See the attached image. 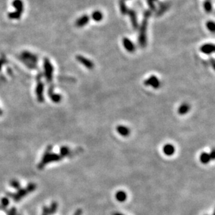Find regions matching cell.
I'll return each instance as SVG.
<instances>
[{
  "label": "cell",
  "instance_id": "cell-1",
  "mask_svg": "<svg viewBox=\"0 0 215 215\" xmlns=\"http://www.w3.org/2000/svg\"><path fill=\"white\" fill-rule=\"evenodd\" d=\"M151 16V11H146L144 13V17L141 23L140 29H139V43L141 47H145L147 44V27H148V19Z\"/></svg>",
  "mask_w": 215,
  "mask_h": 215
},
{
  "label": "cell",
  "instance_id": "cell-2",
  "mask_svg": "<svg viewBox=\"0 0 215 215\" xmlns=\"http://www.w3.org/2000/svg\"><path fill=\"white\" fill-rule=\"evenodd\" d=\"M44 74L45 78L47 82H52L53 78V72H54V67L51 63L49 59L45 58L44 59Z\"/></svg>",
  "mask_w": 215,
  "mask_h": 215
},
{
  "label": "cell",
  "instance_id": "cell-3",
  "mask_svg": "<svg viewBox=\"0 0 215 215\" xmlns=\"http://www.w3.org/2000/svg\"><path fill=\"white\" fill-rule=\"evenodd\" d=\"M21 59L28 66V67H30L31 68H34L35 64L37 62L38 58L36 55L31 54L30 52H24L23 54H21Z\"/></svg>",
  "mask_w": 215,
  "mask_h": 215
},
{
  "label": "cell",
  "instance_id": "cell-4",
  "mask_svg": "<svg viewBox=\"0 0 215 215\" xmlns=\"http://www.w3.org/2000/svg\"><path fill=\"white\" fill-rule=\"evenodd\" d=\"M144 85L147 86H152L154 89H157L159 87H160L161 82L160 81L158 80L157 77L155 76V75H152V76H150V78H148L147 80L144 81Z\"/></svg>",
  "mask_w": 215,
  "mask_h": 215
},
{
  "label": "cell",
  "instance_id": "cell-5",
  "mask_svg": "<svg viewBox=\"0 0 215 215\" xmlns=\"http://www.w3.org/2000/svg\"><path fill=\"white\" fill-rule=\"evenodd\" d=\"M44 84L40 80L38 81L36 88V95L37 100L39 102H44Z\"/></svg>",
  "mask_w": 215,
  "mask_h": 215
},
{
  "label": "cell",
  "instance_id": "cell-6",
  "mask_svg": "<svg viewBox=\"0 0 215 215\" xmlns=\"http://www.w3.org/2000/svg\"><path fill=\"white\" fill-rule=\"evenodd\" d=\"M76 59L79 63L82 64L87 69L92 70L94 68V63H93V62L91 61L89 59L86 58L85 56H82V55H78L76 56Z\"/></svg>",
  "mask_w": 215,
  "mask_h": 215
},
{
  "label": "cell",
  "instance_id": "cell-7",
  "mask_svg": "<svg viewBox=\"0 0 215 215\" xmlns=\"http://www.w3.org/2000/svg\"><path fill=\"white\" fill-rule=\"evenodd\" d=\"M123 45L124 48L128 52L132 53L135 52L136 49L135 44L133 43V42L132 40H130L128 38H123Z\"/></svg>",
  "mask_w": 215,
  "mask_h": 215
},
{
  "label": "cell",
  "instance_id": "cell-8",
  "mask_svg": "<svg viewBox=\"0 0 215 215\" xmlns=\"http://www.w3.org/2000/svg\"><path fill=\"white\" fill-rule=\"evenodd\" d=\"M128 14L129 15L130 21H131V24L135 29H137L139 27V23H138V19L137 13L134 10H129L128 11Z\"/></svg>",
  "mask_w": 215,
  "mask_h": 215
},
{
  "label": "cell",
  "instance_id": "cell-9",
  "mask_svg": "<svg viewBox=\"0 0 215 215\" xmlns=\"http://www.w3.org/2000/svg\"><path fill=\"white\" fill-rule=\"evenodd\" d=\"M89 20H90L89 16H87V15H84V16L79 18L78 19L76 20L75 25H76L77 27L81 28V27H83L85 26V25H87V24L89 23Z\"/></svg>",
  "mask_w": 215,
  "mask_h": 215
},
{
  "label": "cell",
  "instance_id": "cell-10",
  "mask_svg": "<svg viewBox=\"0 0 215 215\" xmlns=\"http://www.w3.org/2000/svg\"><path fill=\"white\" fill-rule=\"evenodd\" d=\"M48 95L52 102H54V103H59V102H60L61 101L62 99L61 95L57 94V93H55L54 92V89H53L52 86L49 87L48 91Z\"/></svg>",
  "mask_w": 215,
  "mask_h": 215
},
{
  "label": "cell",
  "instance_id": "cell-11",
  "mask_svg": "<svg viewBox=\"0 0 215 215\" xmlns=\"http://www.w3.org/2000/svg\"><path fill=\"white\" fill-rule=\"evenodd\" d=\"M201 51L203 54H211L214 52L215 47L214 44L212 43H207L205 45H202L201 47Z\"/></svg>",
  "mask_w": 215,
  "mask_h": 215
},
{
  "label": "cell",
  "instance_id": "cell-12",
  "mask_svg": "<svg viewBox=\"0 0 215 215\" xmlns=\"http://www.w3.org/2000/svg\"><path fill=\"white\" fill-rule=\"evenodd\" d=\"M116 131L119 135L123 137H128L130 134V130L129 128L122 125H119L116 127Z\"/></svg>",
  "mask_w": 215,
  "mask_h": 215
},
{
  "label": "cell",
  "instance_id": "cell-13",
  "mask_svg": "<svg viewBox=\"0 0 215 215\" xmlns=\"http://www.w3.org/2000/svg\"><path fill=\"white\" fill-rule=\"evenodd\" d=\"M176 151L175 147L171 143H167L163 146V152L167 156H171Z\"/></svg>",
  "mask_w": 215,
  "mask_h": 215
},
{
  "label": "cell",
  "instance_id": "cell-14",
  "mask_svg": "<svg viewBox=\"0 0 215 215\" xmlns=\"http://www.w3.org/2000/svg\"><path fill=\"white\" fill-rule=\"evenodd\" d=\"M13 6L16 9V11L23 13L24 11V4L22 0H13L12 2Z\"/></svg>",
  "mask_w": 215,
  "mask_h": 215
},
{
  "label": "cell",
  "instance_id": "cell-15",
  "mask_svg": "<svg viewBox=\"0 0 215 215\" xmlns=\"http://www.w3.org/2000/svg\"><path fill=\"white\" fill-rule=\"evenodd\" d=\"M189 109H190V106L187 103H183L179 106L178 112L180 115H185L188 113Z\"/></svg>",
  "mask_w": 215,
  "mask_h": 215
},
{
  "label": "cell",
  "instance_id": "cell-16",
  "mask_svg": "<svg viewBox=\"0 0 215 215\" xmlns=\"http://www.w3.org/2000/svg\"><path fill=\"white\" fill-rule=\"evenodd\" d=\"M127 198H128V195H127V193L124 191H118L116 194V198L118 202H124L126 201Z\"/></svg>",
  "mask_w": 215,
  "mask_h": 215
},
{
  "label": "cell",
  "instance_id": "cell-17",
  "mask_svg": "<svg viewBox=\"0 0 215 215\" xmlns=\"http://www.w3.org/2000/svg\"><path fill=\"white\" fill-rule=\"evenodd\" d=\"M211 157L209 153H207L206 152H203L201 154V156H200V161H201V162L202 164H206L209 163Z\"/></svg>",
  "mask_w": 215,
  "mask_h": 215
},
{
  "label": "cell",
  "instance_id": "cell-18",
  "mask_svg": "<svg viewBox=\"0 0 215 215\" xmlns=\"http://www.w3.org/2000/svg\"><path fill=\"white\" fill-rule=\"evenodd\" d=\"M119 8H120V11L122 15H126L128 14V6H126L125 1V0H119Z\"/></svg>",
  "mask_w": 215,
  "mask_h": 215
},
{
  "label": "cell",
  "instance_id": "cell-19",
  "mask_svg": "<svg viewBox=\"0 0 215 215\" xmlns=\"http://www.w3.org/2000/svg\"><path fill=\"white\" fill-rule=\"evenodd\" d=\"M91 18L95 22H100L103 19V15H102V12L99 11H95L91 14Z\"/></svg>",
  "mask_w": 215,
  "mask_h": 215
},
{
  "label": "cell",
  "instance_id": "cell-20",
  "mask_svg": "<svg viewBox=\"0 0 215 215\" xmlns=\"http://www.w3.org/2000/svg\"><path fill=\"white\" fill-rule=\"evenodd\" d=\"M203 6H204V8H205V11H206L207 13H211L212 11V2H211L209 0H207V1H205V2H204L203 4Z\"/></svg>",
  "mask_w": 215,
  "mask_h": 215
},
{
  "label": "cell",
  "instance_id": "cell-21",
  "mask_svg": "<svg viewBox=\"0 0 215 215\" xmlns=\"http://www.w3.org/2000/svg\"><path fill=\"white\" fill-rule=\"evenodd\" d=\"M21 16H22V14L17 11L9 13L8 14V18H10V19H11V20H18L21 18Z\"/></svg>",
  "mask_w": 215,
  "mask_h": 215
},
{
  "label": "cell",
  "instance_id": "cell-22",
  "mask_svg": "<svg viewBox=\"0 0 215 215\" xmlns=\"http://www.w3.org/2000/svg\"><path fill=\"white\" fill-rule=\"evenodd\" d=\"M207 28L209 32L214 33L215 31V24L213 21H208L206 24Z\"/></svg>",
  "mask_w": 215,
  "mask_h": 215
},
{
  "label": "cell",
  "instance_id": "cell-23",
  "mask_svg": "<svg viewBox=\"0 0 215 215\" xmlns=\"http://www.w3.org/2000/svg\"><path fill=\"white\" fill-rule=\"evenodd\" d=\"M157 1V0H147V3H148V6H149L150 11L155 10V2Z\"/></svg>",
  "mask_w": 215,
  "mask_h": 215
},
{
  "label": "cell",
  "instance_id": "cell-24",
  "mask_svg": "<svg viewBox=\"0 0 215 215\" xmlns=\"http://www.w3.org/2000/svg\"><path fill=\"white\" fill-rule=\"evenodd\" d=\"M168 6H169V5L168 4H162L160 6V8H159V13H158V15L160 14V12H161V13H163L164 12H165L167 10V8H168Z\"/></svg>",
  "mask_w": 215,
  "mask_h": 215
},
{
  "label": "cell",
  "instance_id": "cell-25",
  "mask_svg": "<svg viewBox=\"0 0 215 215\" xmlns=\"http://www.w3.org/2000/svg\"><path fill=\"white\" fill-rule=\"evenodd\" d=\"M70 152V150H69V148H68V147H63V148H61V154L62 156H66L68 155L69 154Z\"/></svg>",
  "mask_w": 215,
  "mask_h": 215
},
{
  "label": "cell",
  "instance_id": "cell-26",
  "mask_svg": "<svg viewBox=\"0 0 215 215\" xmlns=\"http://www.w3.org/2000/svg\"><path fill=\"white\" fill-rule=\"evenodd\" d=\"M209 155H210L211 159H214V157H215V151H214V148H213V149L212 150V152H211V153L209 154Z\"/></svg>",
  "mask_w": 215,
  "mask_h": 215
},
{
  "label": "cell",
  "instance_id": "cell-27",
  "mask_svg": "<svg viewBox=\"0 0 215 215\" xmlns=\"http://www.w3.org/2000/svg\"><path fill=\"white\" fill-rule=\"evenodd\" d=\"M82 210L81 209H79L75 212L74 215H82Z\"/></svg>",
  "mask_w": 215,
  "mask_h": 215
},
{
  "label": "cell",
  "instance_id": "cell-28",
  "mask_svg": "<svg viewBox=\"0 0 215 215\" xmlns=\"http://www.w3.org/2000/svg\"><path fill=\"white\" fill-rule=\"evenodd\" d=\"M4 63H5L4 60L3 59H0V70L1 69V68H2L3 64H4Z\"/></svg>",
  "mask_w": 215,
  "mask_h": 215
},
{
  "label": "cell",
  "instance_id": "cell-29",
  "mask_svg": "<svg viewBox=\"0 0 215 215\" xmlns=\"http://www.w3.org/2000/svg\"><path fill=\"white\" fill-rule=\"evenodd\" d=\"M211 61H211V62H212V67L214 68V66H215V65H214V59H211Z\"/></svg>",
  "mask_w": 215,
  "mask_h": 215
},
{
  "label": "cell",
  "instance_id": "cell-30",
  "mask_svg": "<svg viewBox=\"0 0 215 215\" xmlns=\"http://www.w3.org/2000/svg\"><path fill=\"white\" fill-rule=\"evenodd\" d=\"M113 215H124V214H121V213H119V212H116V213H113Z\"/></svg>",
  "mask_w": 215,
  "mask_h": 215
},
{
  "label": "cell",
  "instance_id": "cell-31",
  "mask_svg": "<svg viewBox=\"0 0 215 215\" xmlns=\"http://www.w3.org/2000/svg\"><path fill=\"white\" fill-rule=\"evenodd\" d=\"M1 113H2V111H1V110L0 109V114H1Z\"/></svg>",
  "mask_w": 215,
  "mask_h": 215
},
{
  "label": "cell",
  "instance_id": "cell-32",
  "mask_svg": "<svg viewBox=\"0 0 215 215\" xmlns=\"http://www.w3.org/2000/svg\"></svg>",
  "mask_w": 215,
  "mask_h": 215
}]
</instances>
